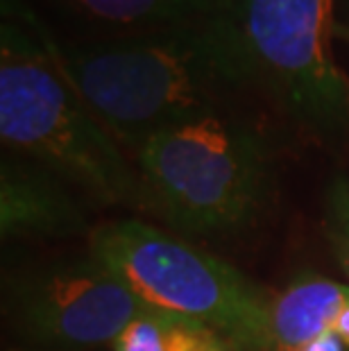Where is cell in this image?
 Listing matches in <instances>:
<instances>
[{"label":"cell","mask_w":349,"mask_h":351,"mask_svg":"<svg viewBox=\"0 0 349 351\" xmlns=\"http://www.w3.org/2000/svg\"><path fill=\"white\" fill-rule=\"evenodd\" d=\"M324 229L338 263L349 276V182L345 177H338L326 191Z\"/></svg>","instance_id":"11"},{"label":"cell","mask_w":349,"mask_h":351,"mask_svg":"<svg viewBox=\"0 0 349 351\" xmlns=\"http://www.w3.org/2000/svg\"><path fill=\"white\" fill-rule=\"evenodd\" d=\"M234 347L232 345H229V342L227 340H222V338H218V340H213L211 342V345H206L202 351H232Z\"/></svg>","instance_id":"14"},{"label":"cell","mask_w":349,"mask_h":351,"mask_svg":"<svg viewBox=\"0 0 349 351\" xmlns=\"http://www.w3.org/2000/svg\"><path fill=\"white\" fill-rule=\"evenodd\" d=\"M41 46L125 152L170 127L225 111L232 95L258 86L239 16H215Z\"/></svg>","instance_id":"1"},{"label":"cell","mask_w":349,"mask_h":351,"mask_svg":"<svg viewBox=\"0 0 349 351\" xmlns=\"http://www.w3.org/2000/svg\"><path fill=\"white\" fill-rule=\"evenodd\" d=\"M218 338L209 326L154 308L118 335L114 351H202Z\"/></svg>","instance_id":"10"},{"label":"cell","mask_w":349,"mask_h":351,"mask_svg":"<svg viewBox=\"0 0 349 351\" xmlns=\"http://www.w3.org/2000/svg\"><path fill=\"white\" fill-rule=\"evenodd\" d=\"M82 16L125 32L189 23L215 16H239V0H62Z\"/></svg>","instance_id":"9"},{"label":"cell","mask_w":349,"mask_h":351,"mask_svg":"<svg viewBox=\"0 0 349 351\" xmlns=\"http://www.w3.org/2000/svg\"><path fill=\"white\" fill-rule=\"evenodd\" d=\"M331 331L336 333L338 338L343 340V345L349 349V295L343 304V308H340V313H338L336 322H333V326H331Z\"/></svg>","instance_id":"13"},{"label":"cell","mask_w":349,"mask_h":351,"mask_svg":"<svg viewBox=\"0 0 349 351\" xmlns=\"http://www.w3.org/2000/svg\"><path fill=\"white\" fill-rule=\"evenodd\" d=\"M88 252L152 308L209 326L239 351H268L274 300L225 261L139 220L98 225Z\"/></svg>","instance_id":"4"},{"label":"cell","mask_w":349,"mask_h":351,"mask_svg":"<svg viewBox=\"0 0 349 351\" xmlns=\"http://www.w3.org/2000/svg\"><path fill=\"white\" fill-rule=\"evenodd\" d=\"M134 159L143 208L186 236L243 229L270 195L272 159L263 134L227 111L154 134Z\"/></svg>","instance_id":"3"},{"label":"cell","mask_w":349,"mask_h":351,"mask_svg":"<svg viewBox=\"0 0 349 351\" xmlns=\"http://www.w3.org/2000/svg\"><path fill=\"white\" fill-rule=\"evenodd\" d=\"M5 315L27 345L82 351L111 342L154 308L93 256L36 261L5 279Z\"/></svg>","instance_id":"6"},{"label":"cell","mask_w":349,"mask_h":351,"mask_svg":"<svg viewBox=\"0 0 349 351\" xmlns=\"http://www.w3.org/2000/svg\"><path fill=\"white\" fill-rule=\"evenodd\" d=\"M66 179L27 159H3L0 229L3 238H59L86 229V213Z\"/></svg>","instance_id":"7"},{"label":"cell","mask_w":349,"mask_h":351,"mask_svg":"<svg viewBox=\"0 0 349 351\" xmlns=\"http://www.w3.org/2000/svg\"><path fill=\"white\" fill-rule=\"evenodd\" d=\"M0 134L34 161L107 206L143 208L139 173L121 143L57 71L41 43L3 27Z\"/></svg>","instance_id":"2"},{"label":"cell","mask_w":349,"mask_h":351,"mask_svg":"<svg viewBox=\"0 0 349 351\" xmlns=\"http://www.w3.org/2000/svg\"><path fill=\"white\" fill-rule=\"evenodd\" d=\"M268 351H347L343 345V340L338 338L333 331H326L322 335H317L315 340L306 342L302 347H293V349H281V347H270Z\"/></svg>","instance_id":"12"},{"label":"cell","mask_w":349,"mask_h":351,"mask_svg":"<svg viewBox=\"0 0 349 351\" xmlns=\"http://www.w3.org/2000/svg\"><path fill=\"white\" fill-rule=\"evenodd\" d=\"M347 295L349 286L324 276H302L293 281L272 304L270 347H302L331 331Z\"/></svg>","instance_id":"8"},{"label":"cell","mask_w":349,"mask_h":351,"mask_svg":"<svg viewBox=\"0 0 349 351\" xmlns=\"http://www.w3.org/2000/svg\"><path fill=\"white\" fill-rule=\"evenodd\" d=\"M239 25L256 82L326 145L349 134V80L331 52L333 0H239Z\"/></svg>","instance_id":"5"}]
</instances>
